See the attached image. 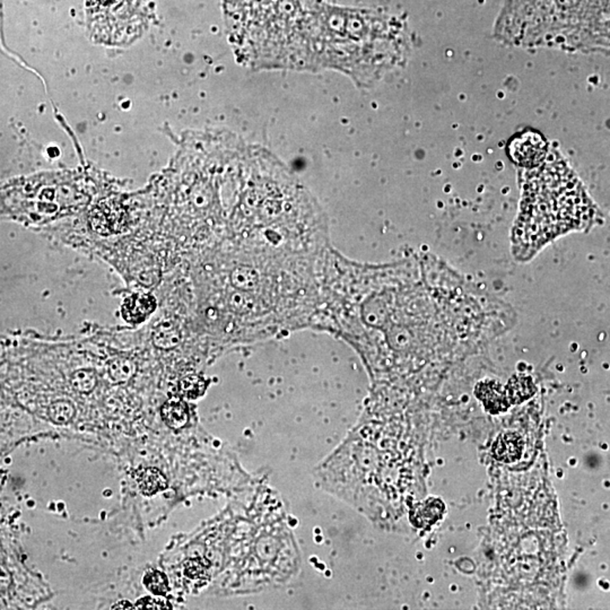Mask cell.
Here are the masks:
<instances>
[{
    "mask_svg": "<svg viewBox=\"0 0 610 610\" xmlns=\"http://www.w3.org/2000/svg\"><path fill=\"white\" fill-rule=\"evenodd\" d=\"M591 204L578 179L562 162L533 173L523 191L513 235L514 255L530 258L548 241L583 225Z\"/></svg>",
    "mask_w": 610,
    "mask_h": 610,
    "instance_id": "6da1fadb",
    "label": "cell"
},
{
    "mask_svg": "<svg viewBox=\"0 0 610 610\" xmlns=\"http://www.w3.org/2000/svg\"><path fill=\"white\" fill-rule=\"evenodd\" d=\"M87 22L93 38L107 45H125L142 34L149 18L147 0H87Z\"/></svg>",
    "mask_w": 610,
    "mask_h": 610,
    "instance_id": "7a4b0ae2",
    "label": "cell"
},
{
    "mask_svg": "<svg viewBox=\"0 0 610 610\" xmlns=\"http://www.w3.org/2000/svg\"><path fill=\"white\" fill-rule=\"evenodd\" d=\"M547 151L546 142L538 133H522L509 145V153L516 163L524 168H533L542 163Z\"/></svg>",
    "mask_w": 610,
    "mask_h": 610,
    "instance_id": "3957f363",
    "label": "cell"
},
{
    "mask_svg": "<svg viewBox=\"0 0 610 610\" xmlns=\"http://www.w3.org/2000/svg\"><path fill=\"white\" fill-rule=\"evenodd\" d=\"M156 308V299L151 294H133L121 306L122 318L127 322L138 325L145 321Z\"/></svg>",
    "mask_w": 610,
    "mask_h": 610,
    "instance_id": "277c9868",
    "label": "cell"
},
{
    "mask_svg": "<svg viewBox=\"0 0 610 610\" xmlns=\"http://www.w3.org/2000/svg\"><path fill=\"white\" fill-rule=\"evenodd\" d=\"M478 398L483 401L486 409L492 414L505 412L509 408V400L507 394L500 383L494 381L480 383L476 390Z\"/></svg>",
    "mask_w": 610,
    "mask_h": 610,
    "instance_id": "5b68a950",
    "label": "cell"
},
{
    "mask_svg": "<svg viewBox=\"0 0 610 610\" xmlns=\"http://www.w3.org/2000/svg\"><path fill=\"white\" fill-rule=\"evenodd\" d=\"M523 450V440L516 433H503L498 436L492 447L493 456L500 461L511 462L520 459Z\"/></svg>",
    "mask_w": 610,
    "mask_h": 610,
    "instance_id": "8992f818",
    "label": "cell"
},
{
    "mask_svg": "<svg viewBox=\"0 0 610 610\" xmlns=\"http://www.w3.org/2000/svg\"><path fill=\"white\" fill-rule=\"evenodd\" d=\"M162 418L168 426L172 430H180L187 425L189 421V412L186 403L180 399H171L166 401L161 410Z\"/></svg>",
    "mask_w": 610,
    "mask_h": 610,
    "instance_id": "52a82bcc",
    "label": "cell"
},
{
    "mask_svg": "<svg viewBox=\"0 0 610 610\" xmlns=\"http://www.w3.org/2000/svg\"><path fill=\"white\" fill-rule=\"evenodd\" d=\"M137 484L140 492L146 496H153L168 487V479L157 468H146L137 475Z\"/></svg>",
    "mask_w": 610,
    "mask_h": 610,
    "instance_id": "ba28073f",
    "label": "cell"
},
{
    "mask_svg": "<svg viewBox=\"0 0 610 610\" xmlns=\"http://www.w3.org/2000/svg\"><path fill=\"white\" fill-rule=\"evenodd\" d=\"M181 341V332L172 322L161 323L153 332V343L160 350H172Z\"/></svg>",
    "mask_w": 610,
    "mask_h": 610,
    "instance_id": "9c48e42d",
    "label": "cell"
},
{
    "mask_svg": "<svg viewBox=\"0 0 610 610\" xmlns=\"http://www.w3.org/2000/svg\"><path fill=\"white\" fill-rule=\"evenodd\" d=\"M137 372V365L133 359L119 357L107 365V373L113 383L121 385L133 379Z\"/></svg>",
    "mask_w": 610,
    "mask_h": 610,
    "instance_id": "30bf717a",
    "label": "cell"
},
{
    "mask_svg": "<svg viewBox=\"0 0 610 610\" xmlns=\"http://www.w3.org/2000/svg\"><path fill=\"white\" fill-rule=\"evenodd\" d=\"M536 392L533 380L524 376H516L509 380L507 385V394L509 403H520L524 400L529 399Z\"/></svg>",
    "mask_w": 610,
    "mask_h": 610,
    "instance_id": "8fae6325",
    "label": "cell"
},
{
    "mask_svg": "<svg viewBox=\"0 0 610 610\" xmlns=\"http://www.w3.org/2000/svg\"><path fill=\"white\" fill-rule=\"evenodd\" d=\"M76 409L70 401L58 400L49 407V418L56 425H67L74 419Z\"/></svg>",
    "mask_w": 610,
    "mask_h": 610,
    "instance_id": "7c38bea8",
    "label": "cell"
},
{
    "mask_svg": "<svg viewBox=\"0 0 610 610\" xmlns=\"http://www.w3.org/2000/svg\"><path fill=\"white\" fill-rule=\"evenodd\" d=\"M71 387L80 394H89L94 390L98 383V376L93 370L76 371L70 378Z\"/></svg>",
    "mask_w": 610,
    "mask_h": 610,
    "instance_id": "4fadbf2b",
    "label": "cell"
},
{
    "mask_svg": "<svg viewBox=\"0 0 610 610\" xmlns=\"http://www.w3.org/2000/svg\"><path fill=\"white\" fill-rule=\"evenodd\" d=\"M232 284L242 290H250L258 284V275L249 267H239L232 273Z\"/></svg>",
    "mask_w": 610,
    "mask_h": 610,
    "instance_id": "5bb4252c",
    "label": "cell"
},
{
    "mask_svg": "<svg viewBox=\"0 0 610 610\" xmlns=\"http://www.w3.org/2000/svg\"><path fill=\"white\" fill-rule=\"evenodd\" d=\"M206 390V382L199 375H188L180 381L181 394L189 398L196 399L204 394Z\"/></svg>",
    "mask_w": 610,
    "mask_h": 610,
    "instance_id": "9a60e30c",
    "label": "cell"
},
{
    "mask_svg": "<svg viewBox=\"0 0 610 610\" xmlns=\"http://www.w3.org/2000/svg\"><path fill=\"white\" fill-rule=\"evenodd\" d=\"M145 587L155 595H165L169 591V580L160 571H151L144 578Z\"/></svg>",
    "mask_w": 610,
    "mask_h": 610,
    "instance_id": "2e32d148",
    "label": "cell"
},
{
    "mask_svg": "<svg viewBox=\"0 0 610 610\" xmlns=\"http://www.w3.org/2000/svg\"><path fill=\"white\" fill-rule=\"evenodd\" d=\"M184 573L190 580H204L207 579V565L200 558L189 560L186 563Z\"/></svg>",
    "mask_w": 610,
    "mask_h": 610,
    "instance_id": "e0dca14e",
    "label": "cell"
},
{
    "mask_svg": "<svg viewBox=\"0 0 610 610\" xmlns=\"http://www.w3.org/2000/svg\"><path fill=\"white\" fill-rule=\"evenodd\" d=\"M171 604L161 598H151L145 597L137 602L133 606V609H171Z\"/></svg>",
    "mask_w": 610,
    "mask_h": 610,
    "instance_id": "ac0fdd59",
    "label": "cell"
},
{
    "mask_svg": "<svg viewBox=\"0 0 610 610\" xmlns=\"http://www.w3.org/2000/svg\"><path fill=\"white\" fill-rule=\"evenodd\" d=\"M13 584L12 573L6 566L0 563V593H5L10 589Z\"/></svg>",
    "mask_w": 610,
    "mask_h": 610,
    "instance_id": "d6986e66",
    "label": "cell"
},
{
    "mask_svg": "<svg viewBox=\"0 0 610 610\" xmlns=\"http://www.w3.org/2000/svg\"><path fill=\"white\" fill-rule=\"evenodd\" d=\"M111 608H112V609H133V606L131 602H127V600H120V602L112 604V607Z\"/></svg>",
    "mask_w": 610,
    "mask_h": 610,
    "instance_id": "ffe728a7",
    "label": "cell"
},
{
    "mask_svg": "<svg viewBox=\"0 0 610 610\" xmlns=\"http://www.w3.org/2000/svg\"><path fill=\"white\" fill-rule=\"evenodd\" d=\"M1 403H3V394L0 392V405H1Z\"/></svg>",
    "mask_w": 610,
    "mask_h": 610,
    "instance_id": "44dd1931",
    "label": "cell"
}]
</instances>
